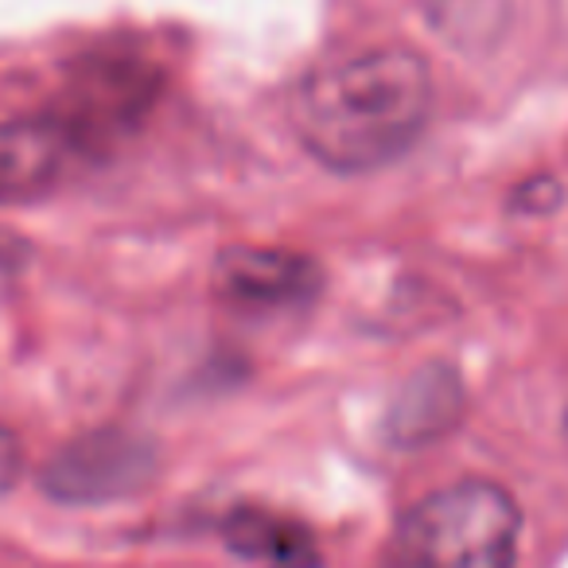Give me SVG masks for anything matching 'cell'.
I'll return each instance as SVG.
<instances>
[{
	"label": "cell",
	"mask_w": 568,
	"mask_h": 568,
	"mask_svg": "<svg viewBox=\"0 0 568 568\" xmlns=\"http://www.w3.org/2000/svg\"><path fill=\"white\" fill-rule=\"evenodd\" d=\"M293 133L332 172H374L417 144L433 118V71L402 43L324 59L293 90Z\"/></svg>",
	"instance_id": "1"
},
{
	"label": "cell",
	"mask_w": 568,
	"mask_h": 568,
	"mask_svg": "<svg viewBox=\"0 0 568 568\" xmlns=\"http://www.w3.org/2000/svg\"><path fill=\"white\" fill-rule=\"evenodd\" d=\"M518 534L521 514L510 490L464 479L405 514L386 568H514Z\"/></svg>",
	"instance_id": "2"
},
{
	"label": "cell",
	"mask_w": 568,
	"mask_h": 568,
	"mask_svg": "<svg viewBox=\"0 0 568 568\" xmlns=\"http://www.w3.org/2000/svg\"><path fill=\"white\" fill-rule=\"evenodd\" d=\"M156 475V448L144 436L102 428L67 444L43 471V487L63 503H110L141 490Z\"/></svg>",
	"instance_id": "3"
},
{
	"label": "cell",
	"mask_w": 568,
	"mask_h": 568,
	"mask_svg": "<svg viewBox=\"0 0 568 568\" xmlns=\"http://www.w3.org/2000/svg\"><path fill=\"white\" fill-rule=\"evenodd\" d=\"M324 273L308 253L273 245H230L214 265V293L226 308L250 316H276L312 304Z\"/></svg>",
	"instance_id": "4"
},
{
	"label": "cell",
	"mask_w": 568,
	"mask_h": 568,
	"mask_svg": "<svg viewBox=\"0 0 568 568\" xmlns=\"http://www.w3.org/2000/svg\"><path fill=\"white\" fill-rule=\"evenodd\" d=\"M79 156L82 144L55 113L4 121L0 125V206L36 203V199L51 195Z\"/></svg>",
	"instance_id": "5"
},
{
	"label": "cell",
	"mask_w": 568,
	"mask_h": 568,
	"mask_svg": "<svg viewBox=\"0 0 568 568\" xmlns=\"http://www.w3.org/2000/svg\"><path fill=\"white\" fill-rule=\"evenodd\" d=\"M459 409H464V389L459 378L444 366H428V371L413 374L405 389L397 394L394 409H389V440L402 448H420L433 444L456 425Z\"/></svg>",
	"instance_id": "6"
},
{
	"label": "cell",
	"mask_w": 568,
	"mask_h": 568,
	"mask_svg": "<svg viewBox=\"0 0 568 568\" xmlns=\"http://www.w3.org/2000/svg\"><path fill=\"white\" fill-rule=\"evenodd\" d=\"M226 545L257 568H320V549L308 529L268 510L230 514Z\"/></svg>",
	"instance_id": "7"
}]
</instances>
